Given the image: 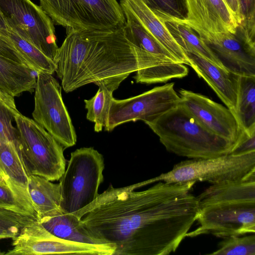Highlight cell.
Listing matches in <instances>:
<instances>
[{
	"label": "cell",
	"instance_id": "cell-32",
	"mask_svg": "<svg viewBox=\"0 0 255 255\" xmlns=\"http://www.w3.org/2000/svg\"><path fill=\"white\" fill-rule=\"evenodd\" d=\"M241 23L238 29L251 36L255 33V0H239Z\"/></svg>",
	"mask_w": 255,
	"mask_h": 255
},
{
	"label": "cell",
	"instance_id": "cell-8",
	"mask_svg": "<svg viewBox=\"0 0 255 255\" xmlns=\"http://www.w3.org/2000/svg\"><path fill=\"white\" fill-rule=\"evenodd\" d=\"M252 178H255V151L210 158L186 160L175 164L169 171L145 181L147 185L158 181H200L215 184Z\"/></svg>",
	"mask_w": 255,
	"mask_h": 255
},
{
	"label": "cell",
	"instance_id": "cell-11",
	"mask_svg": "<svg viewBox=\"0 0 255 255\" xmlns=\"http://www.w3.org/2000/svg\"><path fill=\"white\" fill-rule=\"evenodd\" d=\"M174 83L156 87L137 96L123 100L113 99L108 131L124 123L141 120L151 122L180 104Z\"/></svg>",
	"mask_w": 255,
	"mask_h": 255
},
{
	"label": "cell",
	"instance_id": "cell-4",
	"mask_svg": "<svg viewBox=\"0 0 255 255\" xmlns=\"http://www.w3.org/2000/svg\"><path fill=\"white\" fill-rule=\"evenodd\" d=\"M170 152L192 159L230 154L234 145L206 129L182 104L145 123Z\"/></svg>",
	"mask_w": 255,
	"mask_h": 255
},
{
	"label": "cell",
	"instance_id": "cell-18",
	"mask_svg": "<svg viewBox=\"0 0 255 255\" xmlns=\"http://www.w3.org/2000/svg\"><path fill=\"white\" fill-rule=\"evenodd\" d=\"M0 179L25 205L37 214L28 191V175L16 146L11 142L1 140Z\"/></svg>",
	"mask_w": 255,
	"mask_h": 255
},
{
	"label": "cell",
	"instance_id": "cell-9",
	"mask_svg": "<svg viewBox=\"0 0 255 255\" xmlns=\"http://www.w3.org/2000/svg\"><path fill=\"white\" fill-rule=\"evenodd\" d=\"M0 15L8 26L54 62L59 47L54 23L40 6L31 0H0Z\"/></svg>",
	"mask_w": 255,
	"mask_h": 255
},
{
	"label": "cell",
	"instance_id": "cell-25",
	"mask_svg": "<svg viewBox=\"0 0 255 255\" xmlns=\"http://www.w3.org/2000/svg\"><path fill=\"white\" fill-rule=\"evenodd\" d=\"M235 114L244 130L255 132V77L240 76Z\"/></svg>",
	"mask_w": 255,
	"mask_h": 255
},
{
	"label": "cell",
	"instance_id": "cell-37",
	"mask_svg": "<svg viewBox=\"0 0 255 255\" xmlns=\"http://www.w3.org/2000/svg\"><path fill=\"white\" fill-rule=\"evenodd\" d=\"M0 100L11 109L17 110L13 97L0 90Z\"/></svg>",
	"mask_w": 255,
	"mask_h": 255
},
{
	"label": "cell",
	"instance_id": "cell-26",
	"mask_svg": "<svg viewBox=\"0 0 255 255\" xmlns=\"http://www.w3.org/2000/svg\"><path fill=\"white\" fill-rule=\"evenodd\" d=\"M124 34L133 45L167 63H178L137 21L125 16Z\"/></svg>",
	"mask_w": 255,
	"mask_h": 255
},
{
	"label": "cell",
	"instance_id": "cell-13",
	"mask_svg": "<svg viewBox=\"0 0 255 255\" xmlns=\"http://www.w3.org/2000/svg\"><path fill=\"white\" fill-rule=\"evenodd\" d=\"M187 9L183 18L174 17L195 31L204 41L212 35L236 34L239 24L225 0H184Z\"/></svg>",
	"mask_w": 255,
	"mask_h": 255
},
{
	"label": "cell",
	"instance_id": "cell-14",
	"mask_svg": "<svg viewBox=\"0 0 255 255\" xmlns=\"http://www.w3.org/2000/svg\"><path fill=\"white\" fill-rule=\"evenodd\" d=\"M12 239L13 248L6 255L78 254L81 250L79 243L54 236L38 220L24 227Z\"/></svg>",
	"mask_w": 255,
	"mask_h": 255
},
{
	"label": "cell",
	"instance_id": "cell-16",
	"mask_svg": "<svg viewBox=\"0 0 255 255\" xmlns=\"http://www.w3.org/2000/svg\"><path fill=\"white\" fill-rule=\"evenodd\" d=\"M125 16L139 23L179 63L190 65L186 54L177 43L165 22L142 0H121Z\"/></svg>",
	"mask_w": 255,
	"mask_h": 255
},
{
	"label": "cell",
	"instance_id": "cell-36",
	"mask_svg": "<svg viewBox=\"0 0 255 255\" xmlns=\"http://www.w3.org/2000/svg\"><path fill=\"white\" fill-rule=\"evenodd\" d=\"M237 21L239 26L241 23L239 0H225Z\"/></svg>",
	"mask_w": 255,
	"mask_h": 255
},
{
	"label": "cell",
	"instance_id": "cell-29",
	"mask_svg": "<svg viewBox=\"0 0 255 255\" xmlns=\"http://www.w3.org/2000/svg\"><path fill=\"white\" fill-rule=\"evenodd\" d=\"M219 244L218 249L212 255H255V234L240 237L232 236L225 238Z\"/></svg>",
	"mask_w": 255,
	"mask_h": 255
},
{
	"label": "cell",
	"instance_id": "cell-17",
	"mask_svg": "<svg viewBox=\"0 0 255 255\" xmlns=\"http://www.w3.org/2000/svg\"><path fill=\"white\" fill-rule=\"evenodd\" d=\"M190 65L202 78L228 109L236 111L240 76L196 54L185 52ZM236 115V114H235Z\"/></svg>",
	"mask_w": 255,
	"mask_h": 255
},
{
	"label": "cell",
	"instance_id": "cell-12",
	"mask_svg": "<svg viewBox=\"0 0 255 255\" xmlns=\"http://www.w3.org/2000/svg\"><path fill=\"white\" fill-rule=\"evenodd\" d=\"M179 96L180 103L206 129L231 141L234 146L236 145L244 130L231 110L203 95L191 91L181 89Z\"/></svg>",
	"mask_w": 255,
	"mask_h": 255
},
{
	"label": "cell",
	"instance_id": "cell-28",
	"mask_svg": "<svg viewBox=\"0 0 255 255\" xmlns=\"http://www.w3.org/2000/svg\"><path fill=\"white\" fill-rule=\"evenodd\" d=\"M37 220L35 216L0 208V240L15 237L22 228Z\"/></svg>",
	"mask_w": 255,
	"mask_h": 255
},
{
	"label": "cell",
	"instance_id": "cell-34",
	"mask_svg": "<svg viewBox=\"0 0 255 255\" xmlns=\"http://www.w3.org/2000/svg\"><path fill=\"white\" fill-rule=\"evenodd\" d=\"M0 57L9 59L30 68L27 62L17 51L10 39L0 33Z\"/></svg>",
	"mask_w": 255,
	"mask_h": 255
},
{
	"label": "cell",
	"instance_id": "cell-30",
	"mask_svg": "<svg viewBox=\"0 0 255 255\" xmlns=\"http://www.w3.org/2000/svg\"><path fill=\"white\" fill-rule=\"evenodd\" d=\"M17 111L0 100V140L13 143L17 149V129L13 126L12 121L14 113Z\"/></svg>",
	"mask_w": 255,
	"mask_h": 255
},
{
	"label": "cell",
	"instance_id": "cell-21",
	"mask_svg": "<svg viewBox=\"0 0 255 255\" xmlns=\"http://www.w3.org/2000/svg\"><path fill=\"white\" fill-rule=\"evenodd\" d=\"M33 72L25 65L0 57V90L12 97L32 92L36 82Z\"/></svg>",
	"mask_w": 255,
	"mask_h": 255
},
{
	"label": "cell",
	"instance_id": "cell-22",
	"mask_svg": "<svg viewBox=\"0 0 255 255\" xmlns=\"http://www.w3.org/2000/svg\"><path fill=\"white\" fill-rule=\"evenodd\" d=\"M28 191L38 219L51 216L61 210L59 183H53L38 175H29Z\"/></svg>",
	"mask_w": 255,
	"mask_h": 255
},
{
	"label": "cell",
	"instance_id": "cell-19",
	"mask_svg": "<svg viewBox=\"0 0 255 255\" xmlns=\"http://www.w3.org/2000/svg\"><path fill=\"white\" fill-rule=\"evenodd\" d=\"M39 223L54 236L65 240L88 244H105L92 236L74 214L61 210L49 216L38 219Z\"/></svg>",
	"mask_w": 255,
	"mask_h": 255
},
{
	"label": "cell",
	"instance_id": "cell-20",
	"mask_svg": "<svg viewBox=\"0 0 255 255\" xmlns=\"http://www.w3.org/2000/svg\"><path fill=\"white\" fill-rule=\"evenodd\" d=\"M128 77L122 76L105 79L97 82L99 89L95 95L89 100H84L87 110L86 118L94 123L96 132L101 131L103 128L108 131L109 115L113 99V92Z\"/></svg>",
	"mask_w": 255,
	"mask_h": 255
},
{
	"label": "cell",
	"instance_id": "cell-35",
	"mask_svg": "<svg viewBox=\"0 0 255 255\" xmlns=\"http://www.w3.org/2000/svg\"><path fill=\"white\" fill-rule=\"evenodd\" d=\"M255 151V132L249 134L245 130L230 154H240Z\"/></svg>",
	"mask_w": 255,
	"mask_h": 255
},
{
	"label": "cell",
	"instance_id": "cell-24",
	"mask_svg": "<svg viewBox=\"0 0 255 255\" xmlns=\"http://www.w3.org/2000/svg\"><path fill=\"white\" fill-rule=\"evenodd\" d=\"M0 33L10 39L35 73L53 74L55 72L56 66L54 62L8 26L0 15Z\"/></svg>",
	"mask_w": 255,
	"mask_h": 255
},
{
	"label": "cell",
	"instance_id": "cell-38",
	"mask_svg": "<svg viewBox=\"0 0 255 255\" xmlns=\"http://www.w3.org/2000/svg\"><path fill=\"white\" fill-rule=\"evenodd\" d=\"M0 181H1V179H0Z\"/></svg>",
	"mask_w": 255,
	"mask_h": 255
},
{
	"label": "cell",
	"instance_id": "cell-33",
	"mask_svg": "<svg viewBox=\"0 0 255 255\" xmlns=\"http://www.w3.org/2000/svg\"><path fill=\"white\" fill-rule=\"evenodd\" d=\"M154 12L183 18L180 0H142Z\"/></svg>",
	"mask_w": 255,
	"mask_h": 255
},
{
	"label": "cell",
	"instance_id": "cell-15",
	"mask_svg": "<svg viewBox=\"0 0 255 255\" xmlns=\"http://www.w3.org/2000/svg\"><path fill=\"white\" fill-rule=\"evenodd\" d=\"M204 41L223 68L239 76L255 77V47L228 32L214 34Z\"/></svg>",
	"mask_w": 255,
	"mask_h": 255
},
{
	"label": "cell",
	"instance_id": "cell-10",
	"mask_svg": "<svg viewBox=\"0 0 255 255\" xmlns=\"http://www.w3.org/2000/svg\"><path fill=\"white\" fill-rule=\"evenodd\" d=\"M33 120L65 148L75 145L77 135L63 102L62 87L52 74L37 73Z\"/></svg>",
	"mask_w": 255,
	"mask_h": 255
},
{
	"label": "cell",
	"instance_id": "cell-6",
	"mask_svg": "<svg viewBox=\"0 0 255 255\" xmlns=\"http://www.w3.org/2000/svg\"><path fill=\"white\" fill-rule=\"evenodd\" d=\"M17 148L28 175L59 180L66 168L64 148L43 127L18 111L14 114Z\"/></svg>",
	"mask_w": 255,
	"mask_h": 255
},
{
	"label": "cell",
	"instance_id": "cell-3",
	"mask_svg": "<svg viewBox=\"0 0 255 255\" xmlns=\"http://www.w3.org/2000/svg\"><path fill=\"white\" fill-rule=\"evenodd\" d=\"M196 197L199 226L186 237L255 234V178L212 184Z\"/></svg>",
	"mask_w": 255,
	"mask_h": 255
},
{
	"label": "cell",
	"instance_id": "cell-2",
	"mask_svg": "<svg viewBox=\"0 0 255 255\" xmlns=\"http://www.w3.org/2000/svg\"><path fill=\"white\" fill-rule=\"evenodd\" d=\"M54 61L66 93L90 83L127 76L167 64L138 48L126 37L124 26L105 31H76L68 34Z\"/></svg>",
	"mask_w": 255,
	"mask_h": 255
},
{
	"label": "cell",
	"instance_id": "cell-23",
	"mask_svg": "<svg viewBox=\"0 0 255 255\" xmlns=\"http://www.w3.org/2000/svg\"><path fill=\"white\" fill-rule=\"evenodd\" d=\"M155 13L165 22L170 32L184 52L197 54L222 67L205 42L191 28L179 22L174 16Z\"/></svg>",
	"mask_w": 255,
	"mask_h": 255
},
{
	"label": "cell",
	"instance_id": "cell-27",
	"mask_svg": "<svg viewBox=\"0 0 255 255\" xmlns=\"http://www.w3.org/2000/svg\"><path fill=\"white\" fill-rule=\"evenodd\" d=\"M188 74V69L186 66L174 62L140 69L136 71L134 78L136 83L151 84L181 78Z\"/></svg>",
	"mask_w": 255,
	"mask_h": 255
},
{
	"label": "cell",
	"instance_id": "cell-7",
	"mask_svg": "<svg viewBox=\"0 0 255 255\" xmlns=\"http://www.w3.org/2000/svg\"><path fill=\"white\" fill-rule=\"evenodd\" d=\"M104 160L93 147H82L71 152L66 169L60 180V209L75 213L93 203L103 182Z\"/></svg>",
	"mask_w": 255,
	"mask_h": 255
},
{
	"label": "cell",
	"instance_id": "cell-5",
	"mask_svg": "<svg viewBox=\"0 0 255 255\" xmlns=\"http://www.w3.org/2000/svg\"><path fill=\"white\" fill-rule=\"evenodd\" d=\"M54 24L76 31H105L124 26L126 18L117 0H39Z\"/></svg>",
	"mask_w": 255,
	"mask_h": 255
},
{
	"label": "cell",
	"instance_id": "cell-1",
	"mask_svg": "<svg viewBox=\"0 0 255 255\" xmlns=\"http://www.w3.org/2000/svg\"><path fill=\"white\" fill-rule=\"evenodd\" d=\"M142 191L143 182L110 184L90 205L73 213L113 255H167L175 252L196 221L199 206L191 192L195 181H158Z\"/></svg>",
	"mask_w": 255,
	"mask_h": 255
},
{
	"label": "cell",
	"instance_id": "cell-31",
	"mask_svg": "<svg viewBox=\"0 0 255 255\" xmlns=\"http://www.w3.org/2000/svg\"><path fill=\"white\" fill-rule=\"evenodd\" d=\"M0 208L9 209L37 217V214L25 205L2 180L0 181Z\"/></svg>",
	"mask_w": 255,
	"mask_h": 255
}]
</instances>
